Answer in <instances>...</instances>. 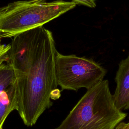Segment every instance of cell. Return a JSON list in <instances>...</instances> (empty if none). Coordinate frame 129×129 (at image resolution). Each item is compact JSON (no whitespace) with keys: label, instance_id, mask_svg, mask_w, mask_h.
Masks as SVG:
<instances>
[{"label":"cell","instance_id":"cell-4","mask_svg":"<svg viewBox=\"0 0 129 129\" xmlns=\"http://www.w3.org/2000/svg\"><path fill=\"white\" fill-rule=\"evenodd\" d=\"M55 72L57 85L62 90L77 91L83 88L89 89L98 84L107 71L92 59L57 51Z\"/></svg>","mask_w":129,"mask_h":129},{"label":"cell","instance_id":"cell-3","mask_svg":"<svg viewBox=\"0 0 129 129\" xmlns=\"http://www.w3.org/2000/svg\"><path fill=\"white\" fill-rule=\"evenodd\" d=\"M77 4L57 0L15 1L0 7V36L11 38L43 26L71 10Z\"/></svg>","mask_w":129,"mask_h":129},{"label":"cell","instance_id":"cell-2","mask_svg":"<svg viewBox=\"0 0 129 129\" xmlns=\"http://www.w3.org/2000/svg\"><path fill=\"white\" fill-rule=\"evenodd\" d=\"M126 115L116 106L108 81L103 80L87 89L54 129H115Z\"/></svg>","mask_w":129,"mask_h":129},{"label":"cell","instance_id":"cell-7","mask_svg":"<svg viewBox=\"0 0 129 129\" xmlns=\"http://www.w3.org/2000/svg\"><path fill=\"white\" fill-rule=\"evenodd\" d=\"M16 83L13 67L8 61L0 63V94Z\"/></svg>","mask_w":129,"mask_h":129},{"label":"cell","instance_id":"cell-5","mask_svg":"<svg viewBox=\"0 0 129 129\" xmlns=\"http://www.w3.org/2000/svg\"><path fill=\"white\" fill-rule=\"evenodd\" d=\"M116 87L113 95L115 104L120 110L129 109V53L121 60L116 72Z\"/></svg>","mask_w":129,"mask_h":129},{"label":"cell","instance_id":"cell-10","mask_svg":"<svg viewBox=\"0 0 129 129\" xmlns=\"http://www.w3.org/2000/svg\"><path fill=\"white\" fill-rule=\"evenodd\" d=\"M128 123H129V121H128Z\"/></svg>","mask_w":129,"mask_h":129},{"label":"cell","instance_id":"cell-6","mask_svg":"<svg viewBox=\"0 0 129 129\" xmlns=\"http://www.w3.org/2000/svg\"><path fill=\"white\" fill-rule=\"evenodd\" d=\"M18 91L16 83L0 94V129L11 112L17 110Z\"/></svg>","mask_w":129,"mask_h":129},{"label":"cell","instance_id":"cell-9","mask_svg":"<svg viewBox=\"0 0 129 129\" xmlns=\"http://www.w3.org/2000/svg\"><path fill=\"white\" fill-rule=\"evenodd\" d=\"M115 129H129V123L128 122H120Z\"/></svg>","mask_w":129,"mask_h":129},{"label":"cell","instance_id":"cell-1","mask_svg":"<svg viewBox=\"0 0 129 129\" xmlns=\"http://www.w3.org/2000/svg\"><path fill=\"white\" fill-rule=\"evenodd\" d=\"M9 61L16 77L17 111L27 126L36 123L50 108L51 99L60 97L55 58L57 50L52 32L43 26L13 37Z\"/></svg>","mask_w":129,"mask_h":129},{"label":"cell","instance_id":"cell-8","mask_svg":"<svg viewBox=\"0 0 129 129\" xmlns=\"http://www.w3.org/2000/svg\"><path fill=\"white\" fill-rule=\"evenodd\" d=\"M77 5L85 6L91 8H94L96 6V2L95 0H72Z\"/></svg>","mask_w":129,"mask_h":129}]
</instances>
